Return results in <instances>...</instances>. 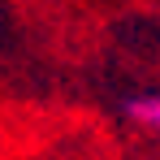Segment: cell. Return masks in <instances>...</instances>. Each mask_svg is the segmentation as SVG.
<instances>
[{
    "mask_svg": "<svg viewBox=\"0 0 160 160\" xmlns=\"http://www.w3.org/2000/svg\"><path fill=\"white\" fill-rule=\"evenodd\" d=\"M126 117L143 130H160V91H147V95H134L126 100Z\"/></svg>",
    "mask_w": 160,
    "mask_h": 160,
    "instance_id": "obj_1",
    "label": "cell"
}]
</instances>
